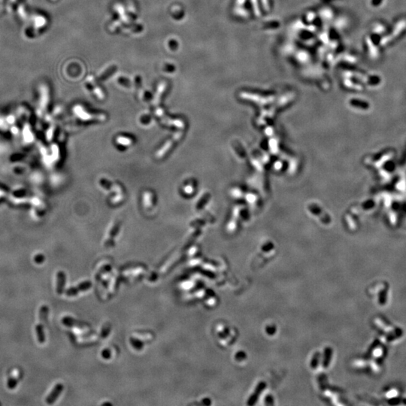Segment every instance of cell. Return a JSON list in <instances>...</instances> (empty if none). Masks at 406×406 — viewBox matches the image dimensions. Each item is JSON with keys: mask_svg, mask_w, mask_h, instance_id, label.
Wrapping results in <instances>:
<instances>
[{"mask_svg": "<svg viewBox=\"0 0 406 406\" xmlns=\"http://www.w3.org/2000/svg\"><path fill=\"white\" fill-rule=\"evenodd\" d=\"M49 309L47 305H41L39 310V323L36 326L35 331L37 334V339L40 344H44L45 341V335L44 332V327L46 321V318L48 314Z\"/></svg>", "mask_w": 406, "mask_h": 406, "instance_id": "obj_1", "label": "cell"}, {"mask_svg": "<svg viewBox=\"0 0 406 406\" xmlns=\"http://www.w3.org/2000/svg\"><path fill=\"white\" fill-rule=\"evenodd\" d=\"M62 390H63V385L62 384H57L55 385L52 391L50 393V394L45 399L46 403L48 404V405H52L56 401V399H57L58 396L60 395Z\"/></svg>", "mask_w": 406, "mask_h": 406, "instance_id": "obj_2", "label": "cell"}, {"mask_svg": "<svg viewBox=\"0 0 406 406\" xmlns=\"http://www.w3.org/2000/svg\"><path fill=\"white\" fill-rule=\"evenodd\" d=\"M91 286V283L89 281H86V282H83L77 285L75 287H72L69 288V290H67L66 291V295L68 296H73L77 295V293H79L80 291H83V290H86L87 289H89Z\"/></svg>", "mask_w": 406, "mask_h": 406, "instance_id": "obj_3", "label": "cell"}, {"mask_svg": "<svg viewBox=\"0 0 406 406\" xmlns=\"http://www.w3.org/2000/svg\"><path fill=\"white\" fill-rule=\"evenodd\" d=\"M66 284V274L62 271L57 272L56 275V293L61 295L63 292L64 286Z\"/></svg>", "mask_w": 406, "mask_h": 406, "instance_id": "obj_4", "label": "cell"}, {"mask_svg": "<svg viewBox=\"0 0 406 406\" xmlns=\"http://www.w3.org/2000/svg\"><path fill=\"white\" fill-rule=\"evenodd\" d=\"M21 378V374L20 372H16L15 375H11L10 377H8V383H7V386L8 389L10 390H13V389L15 388V387L17 386L18 384V381Z\"/></svg>", "mask_w": 406, "mask_h": 406, "instance_id": "obj_5", "label": "cell"}, {"mask_svg": "<svg viewBox=\"0 0 406 406\" xmlns=\"http://www.w3.org/2000/svg\"><path fill=\"white\" fill-rule=\"evenodd\" d=\"M44 260H45V257L42 254H39V255L35 256V258H34V261H35V263H38V264H41L42 263Z\"/></svg>", "mask_w": 406, "mask_h": 406, "instance_id": "obj_6", "label": "cell"}]
</instances>
